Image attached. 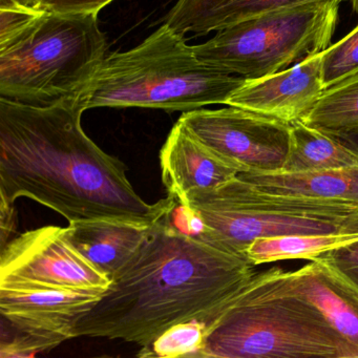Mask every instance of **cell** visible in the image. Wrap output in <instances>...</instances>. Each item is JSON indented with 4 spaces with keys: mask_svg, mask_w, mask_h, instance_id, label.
<instances>
[{
    "mask_svg": "<svg viewBox=\"0 0 358 358\" xmlns=\"http://www.w3.org/2000/svg\"><path fill=\"white\" fill-rule=\"evenodd\" d=\"M240 179L261 189L358 203V165L313 173H240Z\"/></svg>",
    "mask_w": 358,
    "mask_h": 358,
    "instance_id": "16",
    "label": "cell"
},
{
    "mask_svg": "<svg viewBox=\"0 0 358 358\" xmlns=\"http://www.w3.org/2000/svg\"><path fill=\"white\" fill-rule=\"evenodd\" d=\"M352 3V8H353L354 12L358 14V0H350Z\"/></svg>",
    "mask_w": 358,
    "mask_h": 358,
    "instance_id": "27",
    "label": "cell"
},
{
    "mask_svg": "<svg viewBox=\"0 0 358 358\" xmlns=\"http://www.w3.org/2000/svg\"><path fill=\"white\" fill-rule=\"evenodd\" d=\"M341 3L320 1L269 12L217 31L192 49L205 66L245 79L263 78L328 49Z\"/></svg>",
    "mask_w": 358,
    "mask_h": 358,
    "instance_id": "7",
    "label": "cell"
},
{
    "mask_svg": "<svg viewBox=\"0 0 358 358\" xmlns=\"http://www.w3.org/2000/svg\"><path fill=\"white\" fill-rule=\"evenodd\" d=\"M320 1L345 0H178L164 24L182 36L206 35L269 12Z\"/></svg>",
    "mask_w": 358,
    "mask_h": 358,
    "instance_id": "15",
    "label": "cell"
},
{
    "mask_svg": "<svg viewBox=\"0 0 358 358\" xmlns=\"http://www.w3.org/2000/svg\"><path fill=\"white\" fill-rule=\"evenodd\" d=\"M358 358L311 303L278 288L267 270L207 324L198 357Z\"/></svg>",
    "mask_w": 358,
    "mask_h": 358,
    "instance_id": "5",
    "label": "cell"
},
{
    "mask_svg": "<svg viewBox=\"0 0 358 358\" xmlns=\"http://www.w3.org/2000/svg\"><path fill=\"white\" fill-rule=\"evenodd\" d=\"M322 81L326 90L358 74V26L322 53Z\"/></svg>",
    "mask_w": 358,
    "mask_h": 358,
    "instance_id": "21",
    "label": "cell"
},
{
    "mask_svg": "<svg viewBox=\"0 0 358 358\" xmlns=\"http://www.w3.org/2000/svg\"><path fill=\"white\" fill-rule=\"evenodd\" d=\"M103 291L66 288L28 280L0 282L1 357H27L74 338L77 322Z\"/></svg>",
    "mask_w": 358,
    "mask_h": 358,
    "instance_id": "8",
    "label": "cell"
},
{
    "mask_svg": "<svg viewBox=\"0 0 358 358\" xmlns=\"http://www.w3.org/2000/svg\"><path fill=\"white\" fill-rule=\"evenodd\" d=\"M194 137L241 173L280 171L290 143V124L228 106L184 112L179 120Z\"/></svg>",
    "mask_w": 358,
    "mask_h": 358,
    "instance_id": "9",
    "label": "cell"
},
{
    "mask_svg": "<svg viewBox=\"0 0 358 358\" xmlns=\"http://www.w3.org/2000/svg\"><path fill=\"white\" fill-rule=\"evenodd\" d=\"M78 99L48 106L0 98V198L20 196L53 209L70 223L115 220L154 225L173 196L145 202L124 163L101 150L81 127Z\"/></svg>",
    "mask_w": 358,
    "mask_h": 358,
    "instance_id": "1",
    "label": "cell"
},
{
    "mask_svg": "<svg viewBox=\"0 0 358 358\" xmlns=\"http://www.w3.org/2000/svg\"><path fill=\"white\" fill-rule=\"evenodd\" d=\"M0 3H14V5L34 9L35 0H0Z\"/></svg>",
    "mask_w": 358,
    "mask_h": 358,
    "instance_id": "26",
    "label": "cell"
},
{
    "mask_svg": "<svg viewBox=\"0 0 358 358\" xmlns=\"http://www.w3.org/2000/svg\"><path fill=\"white\" fill-rule=\"evenodd\" d=\"M173 209L77 322L74 338L122 339L142 347L181 322L207 326L248 285L255 274L250 259L180 229L171 223Z\"/></svg>",
    "mask_w": 358,
    "mask_h": 358,
    "instance_id": "2",
    "label": "cell"
},
{
    "mask_svg": "<svg viewBox=\"0 0 358 358\" xmlns=\"http://www.w3.org/2000/svg\"><path fill=\"white\" fill-rule=\"evenodd\" d=\"M245 80L205 66L184 36L164 24L137 47L106 55L78 101L85 110L144 108L189 112L227 103Z\"/></svg>",
    "mask_w": 358,
    "mask_h": 358,
    "instance_id": "4",
    "label": "cell"
},
{
    "mask_svg": "<svg viewBox=\"0 0 358 358\" xmlns=\"http://www.w3.org/2000/svg\"><path fill=\"white\" fill-rule=\"evenodd\" d=\"M7 280L103 292L112 282L73 246L66 228L58 226L29 230L1 248L0 282Z\"/></svg>",
    "mask_w": 358,
    "mask_h": 358,
    "instance_id": "10",
    "label": "cell"
},
{
    "mask_svg": "<svg viewBox=\"0 0 358 358\" xmlns=\"http://www.w3.org/2000/svg\"><path fill=\"white\" fill-rule=\"evenodd\" d=\"M322 53L309 56L275 74L246 79L226 106L252 110L288 124L305 120L326 92Z\"/></svg>",
    "mask_w": 358,
    "mask_h": 358,
    "instance_id": "11",
    "label": "cell"
},
{
    "mask_svg": "<svg viewBox=\"0 0 358 358\" xmlns=\"http://www.w3.org/2000/svg\"><path fill=\"white\" fill-rule=\"evenodd\" d=\"M115 0H35L34 9L50 13L98 14Z\"/></svg>",
    "mask_w": 358,
    "mask_h": 358,
    "instance_id": "23",
    "label": "cell"
},
{
    "mask_svg": "<svg viewBox=\"0 0 358 358\" xmlns=\"http://www.w3.org/2000/svg\"><path fill=\"white\" fill-rule=\"evenodd\" d=\"M358 241V227L335 234L259 238L249 245L246 257L253 265L285 259H313L324 253Z\"/></svg>",
    "mask_w": 358,
    "mask_h": 358,
    "instance_id": "18",
    "label": "cell"
},
{
    "mask_svg": "<svg viewBox=\"0 0 358 358\" xmlns=\"http://www.w3.org/2000/svg\"><path fill=\"white\" fill-rule=\"evenodd\" d=\"M152 226L115 220H87L70 223L66 236L85 259L112 280L137 252Z\"/></svg>",
    "mask_w": 358,
    "mask_h": 358,
    "instance_id": "14",
    "label": "cell"
},
{
    "mask_svg": "<svg viewBox=\"0 0 358 358\" xmlns=\"http://www.w3.org/2000/svg\"><path fill=\"white\" fill-rule=\"evenodd\" d=\"M206 336V324L199 320L181 322L167 329L137 354L142 358L198 357Z\"/></svg>",
    "mask_w": 358,
    "mask_h": 358,
    "instance_id": "20",
    "label": "cell"
},
{
    "mask_svg": "<svg viewBox=\"0 0 358 358\" xmlns=\"http://www.w3.org/2000/svg\"><path fill=\"white\" fill-rule=\"evenodd\" d=\"M267 272L278 288L313 305L358 350V291L328 263L316 257L295 271L273 267Z\"/></svg>",
    "mask_w": 358,
    "mask_h": 358,
    "instance_id": "12",
    "label": "cell"
},
{
    "mask_svg": "<svg viewBox=\"0 0 358 358\" xmlns=\"http://www.w3.org/2000/svg\"><path fill=\"white\" fill-rule=\"evenodd\" d=\"M358 152L330 134L306 124H290V143L282 171L289 173H313L357 166Z\"/></svg>",
    "mask_w": 358,
    "mask_h": 358,
    "instance_id": "17",
    "label": "cell"
},
{
    "mask_svg": "<svg viewBox=\"0 0 358 358\" xmlns=\"http://www.w3.org/2000/svg\"><path fill=\"white\" fill-rule=\"evenodd\" d=\"M334 137L338 138L343 143L349 145L350 148L355 150L358 152V133L347 134V135L334 136Z\"/></svg>",
    "mask_w": 358,
    "mask_h": 358,
    "instance_id": "25",
    "label": "cell"
},
{
    "mask_svg": "<svg viewBox=\"0 0 358 358\" xmlns=\"http://www.w3.org/2000/svg\"><path fill=\"white\" fill-rule=\"evenodd\" d=\"M348 284L358 291V241L320 255Z\"/></svg>",
    "mask_w": 358,
    "mask_h": 358,
    "instance_id": "22",
    "label": "cell"
},
{
    "mask_svg": "<svg viewBox=\"0 0 358 358\" xmlns=\"http://www.w3.org/2000/svg\"><path fill=\"white\" fill-rule=\"evenodd\" d=\"M160 164L167 194L179 203L188 194L219 187L241 173L180 121L173 125L161 150Z\"/></svg>",
    "mask_w": 358,
    "mask_h": 358,
    "instance_id": "13",
    "label": "cell"
},
{
    "mask_svg": "<svg viewBox=\"0 0 358 358\" xmlns=\"http://www.w3.org/2000/svg\"><path fill=\"white\" fill-rule=\"evenodd\" d=\"M97 17L0 3V98L35 106L78 99L106 57Z\"/></svg>",
    "mask_w": 358,
    "mask_h": 358,
    "instance_id": "3",
    "label": "cell"
},
{
    "mask_svg": "<svg viewBox=\"0 0 358 358\" xmlns=\"http://www.w3.org/2000/svg\"><path fill=\"white\" fill-rule=\"evenodd\" d=\"M0 217H1V248L7 244V238L13 234L16 226V211L13 203L0 198Z\"/></svg>",
    "mask_w": 358,
    "mask_h": 358,
    "instance_id": "24",
    "label": "cell"
},
{
    "mask_svg": "<svg viewBox=\"0 0 358 358\" xmlns=\"http://www.w3.org/2000/svg\"><path fill=\"white\" fill-rule=\"evenodd\" d=\"M303 122L332 136L358 133V74L326 90Z\"/></svg>",
    "mask_w": 358,
    "mask_h": 358,
    "instance_id": "19",
    "label": "cell"
},
{
    "mask_svg": "<svg viewBox=\"0 0 358 358\" xmlns=\"http://www.w3.org/2000/svg\"><path fill=\"white\" fill-rule=\"evenodd\" d=\"M200 221L198 238L245 255L259 238L335 234L358 227V203L261 189L236 176L180 203Z\"/></svg>",
    "mask_w": 358,
    "mask_h": 358,
    "instance_id": "6",
    "label": "cell"
}]
</instances>
